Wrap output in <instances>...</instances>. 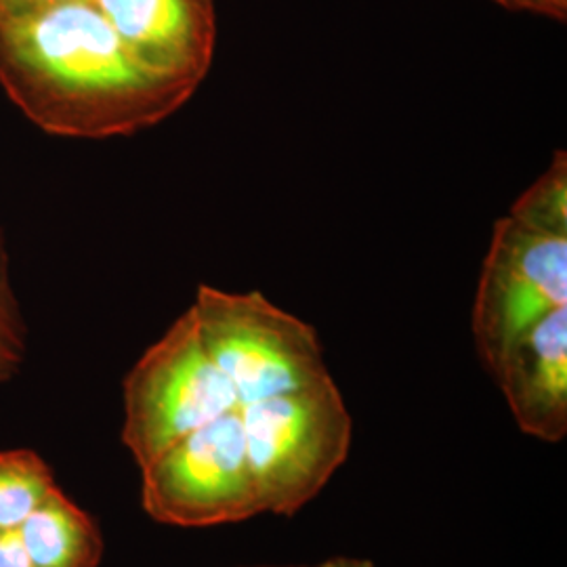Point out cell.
Returning a JSON list of instances; mask_svg holds the SVG:
<instances>
[{"label":"cell","instance_id":"obj_2","mask_svg":"<svg viewBox=\"0 0 567 567\" xmlns=\"http://www.w3.org/2000/svg\"><path fill=\"white\" fill-rule=\"evenodd\" d=\"M264 513L295 517L344 465L353 419L334 379L238 405Z\"/></svg>","mask_w":567,"mask_h":567},{"label":"cell","instance_id":"obj_16","mask_svg":"<svg viewBox=\"0 0 567 567\" xmlns=\"http://www.w3.org/2000/svg\"><path fill=\"white\" fill-rule=\"evenodd\" d=\"M311 567H379L374 561L365 559V557H351V555H337V557H330L322 564H316Z\"/></svg>","mask_w":567,"mask_h":567},{"label":"cell","instance_id":"obj_1","mask_svg":"<svg viewBox=\"0 0 567 567\" xmlns=\"http://www.w3.org/2000/svg\"><path fill=\"white\" fill-rule=\"evenodd\" d=\"M0 86L39 128L76 140L140 133L196 93L145 70L93 0L0 20Z\"/></svg>","mask_w":567,"mask_h":567},{"label":"cell","instance_id":"obj_13","mask_svg":"<svg viewBox=\"0 0 567 567\" xmlns=\"http://www.w3.org/2000/svg\"><path fill=\"white\" fill-rule=\"evenodd\" d=\"M511 11H526V13H536L550 20L566 21L567 0H492Z\"/></svg>","mask_w":567,"mask_h":567},{"label":"cell","instance_id":"obj_9","mask_svg":"<svg viewBox=\"0 0 567 567\" xmlns=\"http://www.w3.org/2000/svg\"><path fill=\"white\" fill-rule=\"evenodd\" d=\"M21 545L37 567H100L103 536L89 513H84L60 487L18 527Z\"/></svg>","mask_w":567,"mask_h":567},{"label":"cell","instance_id":"obj_5","mask_svg":"<svg viewBox=\"0 0 567 567\" xmlns=\"http://www.w3.org/2000/svg\"><path fill=\"white\" fill-rule=\"evenodd\" d=\"M142 503L154 522L166 526H225L264 515L238 408L143 466Z\"/></svg>","mask_w":567,"mask_h":567},{"label":"cell","instance_id":"obj_4","mask_svg":"<svg viewBox=\"0 0 567 567\" xmlns=\"http://www.w3.org/2000/svg\"><path fill=\"white\" fill-rule=\"evenodd\" d=\"M122 391V444L140 468L240 405L234 386L204 347L192 307L131 368Z\"/></svg>","mask_w":567,"mask_h":567},{"label":"cell","instance_id":"obj_10","mask_svg":"<svg viewBox=\"0 0 567 567\" xmlns=\"http://www.w3.org/2000/svg\"><path fill=\"white\" fill-rule=\"evenodd\" d=\"M53 486V473L37 452H0V532L18 529Z\"/></svg>","mask_w":567,"mask_h":567},{"label":"cell","instance_id":"obj_8","mask_svg":"<svg viewBox=\"0 0 567 567\" xmlns=\"http://www.w3.org/2000/svg\"><path fill=\"white\" fill-rule=\"evenodd\" d=\"M492 377L526 435L561 442L567 435V305L511 344Z\"/></svg>","mask_w":567,"mask_h":567},{"label":"cell","instance_id":"obj_18","mask_svg":"<svg viewBox=\"0 0 567 567\" xmlns=\"http://www.w3.org/2000/svg\"><path fill=\"white\" fill-rule=\"evenodd\" d=\"M0 381H2V379H0Z\"/></svg>","mask_w":567,"mask_h":567},{"label":"cell","instance_id":"obj_15","mask_svg":"<svg viewBox=\"0 0 567 567\" xmlns=\"http://www.w3.org/2000/svg\"><path fill=\"white\" fill-rule=\"evenodd\" d=\"M70 0H0V20H13Z\"/></svg>","mask_w":567,"mask_h":567},{"label":"cell","instance_id":"obj_12","mask_svg":"<svg viewBox=\"0 0 567 567\" xmlns=\"http://www.w3.org/2000/svg\"><path fill=\"white\" fill-rule=\"evenodd\" d=\"M23 326L18 305L0 271V379H9L23 360Z\"/></svg>","mask_w":567,"mask_h":567},{"label":"cell","instance_id":"obj_6","mask_svg":"<svg viewBox=\"0 0 567 567\" xmlns=\"http://www.w3.org/2000/svg\"><path fill=\"white\" fill-rule=\"evenodd\" d=\"M567 305V231L505 215L494 225L475 292L471 330L494 374L508 347L550 311Z\"/></svg>","mask_w":567,"mask_h":567},{"label":"cell","instance_id":"obj_17","mask_svg":"<svg viewBox=\"0 0 567 567\" xmlns=\"http://www.w3.org/2000/svg\"><path fill=\"white\" fill-rule=\"evenodd\" d=\"M243 567H311V566H243Z\"/></svg>","mask_w":567,"mask_h":567},{"label":"cell","instance_id":"obj_14","mask_svg":"<svg viewBox=\"0 0 567 567\" xmlns=\"http://www.w3.org/2000/svg\"><path fill=\"white\" fill-rule=\"evenodd\" d=\"M0 567H37L21 545L18 529L0 532Z\"/></svg>","mask_w":567,"mask_h":567},{"label":"cell","instance_id":"obj_11","mask_svg":"<svg viewBox=\"0 0 567 567\" xmlns=\"http://www.w3.org/2000/svg\"><path fill=\"white\" fill-rule=\"evenodd\" d=\"M508 215L524 224L567 231V158L564 150L557 152L547 171L511 206Z\"/></svg>","mask_w":567,"mask_h":567},{"label":"cell","instance_id":"obj_7","mask_svg":"<svg viewBox=\"0 0 567 567\" xmlns=\"http://www.w3.org/2000/svg\"><path fill=\"white\" fill-rule=\"evenodd\" d=\"M145 70L198 89L217 42L213 0H93Z\"/></svg>","mask_w":567,"mask_h":567},{"label":"cell","instance_id":"obj_3","mask_svg":"<svg viewBox=\"0 0 567 567\" xmlns=\"http://www.w3.org/2000/svg\"><path fill=\"white\" fill-rule=\"evenodd\" d=\"M192 309L204 347L234 386L238 404L330 379L316 328L261 292H227L203 284Z\"/></svg>","mask_w":567,"mask_h":567}]
</instances>
